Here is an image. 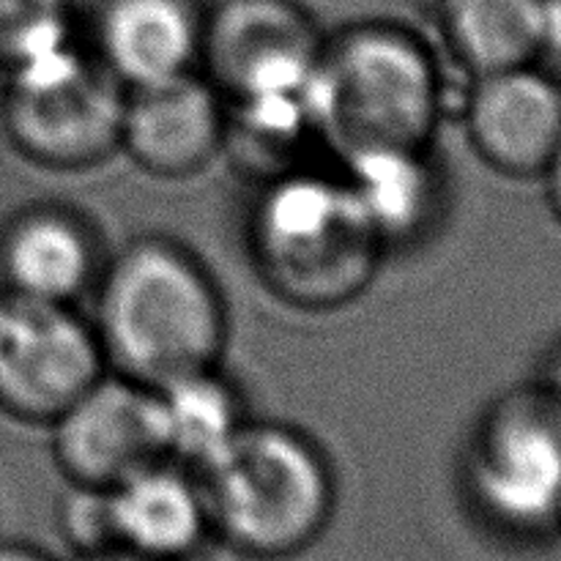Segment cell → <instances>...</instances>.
<instances>
[{"label":"cell","mask_w":561,"mask_h":561,"mask_svg":"<svg viewBox=\"0 0 561 561\" xmlns=\"http://www.w3.org/2000/svg\"><path fill=\"white\" fill-rule=\"evenodd\" d=\"M542 175H546L548 197H551V208L557 211V217L561 219V140H559L557 151H553L551 162H548V168L542 170Z\"/></svg>","instance_id":"21"},{"label":"cell","mask_w":561,"mask_h":561,"mask_svg":"<svg viewBox=\"0 0 561 561\" xmlns=\"http://www.w3.org/2000/svg\"><path fill=\"white\" fill-rule=\"evenodd\" d=\"M546 0H433L438 36L471 77L537 64Z\"/></svg>","instance_id":"17"},{"label":"cell","mask_w":561,"mask_h":561,"mask_svg":"<svg viewBox=\"0 0 561 561\" xmlns=\"http://www.w3.org/2000/svg\"><path fill=\"white\" fill-rule=\"evenodd\" d=\"M203 0H99L91 16L93 58L124 91L201 71Z\"/></svg>","instance_id":"12"},{"label":"cell","mask_w":561,"mask_h":561,"mask_svg":"<svg viewBox=\"0 0 561 561\" xmlns=\"http://www.w3.org/2000/svg\"><path fill=\"white\" fill-rule=\"evenodd\" d=\"M0 561H53L38 548L25 542H0Z\"/></svg>","instance_id":"22"},{"label":"cell","mask_w":561,"mask_h":561,"mask_svg":"<svg viewBox=\"0 0 561 561\" xmlns=\"http://www.w3.org/2000/svg\"><path fill=\"white\" fill-rule=\"evenodd\" d=\"M77 561H151V559H142V557H137V553H129V551H121V548H113V551L91 553V557H77Z\"/></svg>","instance_id":"24"},{"label":"cell","mask_w":561,"mask_h":561,"mask_svg":"<svg viewBox=\"0 0 561 561\" xmlns=\"http://www.w3.org/2000/svg\"><path fill=\"white\" fill-rule=\"evenodd\" d=\"M113 548L151 561H186L211 540L201 477L153 460L107 488Z\"/></svg>","instance_id":"14"},{"label":"cell","mask_w":561,"mask_h":561,"mask_svg":"<svg viewBox=\"0 0 561 561\" xmlns=\"http://www.w3.org/2000/svg\"><path fill=\"white\" fill-rule=\"evenodd\" d=\"M546 392L551 394L553 400L559 403L561 409V351L551 359V367H548V381H546Z\"/></svg>","instance_id":"23"},{"label":"cell","mask_w":561,"mask_h":561,"mask_svg":"<svg viewBox=\"0 0 561 561\" xmlns=\"http://www.w3.org/2000/svg\"><path fill=\"white\" fill-rule=\"evenodd\" d=\"M58 529L75 557L113 551L107 518V488L69 485L58 504Z\"/></svg>","instance_id":"19"},{"label":"cell","mask_w":561,"mask_h":561,"mask_svg":"<svg viewBox=\"0 0 561 561\" xmlns=\"http://www.w3.org/2000/svg\"><path fill=\"white\" fill-rule=\"evenodd\" d=\"M327 146H431L447 82L431 44L394 20H359L323 38L318 69Z\"/></svg>","instance_id":"4"},{"label":"cell","mask_w":561,"mask_h":561,"mask_svg":"<svg viewBox=\"0 0 561 561\" xmlns=\"http://www.w3.org/2000/svg\"><path fill=\"white\" fill-rule=\"evenodd\" d=\"M463 488L507 535H540L561 518V409L546 387L513 389L485 409L463 455Z\"/></svg>","instance_id":"6"},{"label":"cell","mask_w":561,"mask_h":561,"mask_svg":"<svg viewBox=\"0 0 561 561\" xmlns=\"http://www.w3.org/2000/svg\"><path fill=\"white\" fill-rule=\"evenodd\" d=\"M49 453L69 485L110 488L159 460L151 387L104 373L49 422Z\"/></svg>","instance_id":"9"},{"label":"cell","mask_w":561,"mask_h":561,"mask_svg":"<svg viewBox=\"0 0 561 561\" xmlns=\"http://www.w3.org/2000/svg\"><path fill=\"white\" fill-rule=\"evenodd\" d=\"M463 126L488 168L510 179L542 175L561 140V85L537 64L471 77Z\"/></svg>","instance_id":"10"},{"label":"cell","mask_w":561,"mask_h":561,"mask_svg":"<svg viewBox=\"0 0 561 561\" xmlns=\"http://www.w3.org/2000/svg\"><path fill=\"white\" fill-rule=\"evenodd\" d=\"M337 170L383 250L420 244L442 219L447 197L431 146L354 148Z\"/></svg>","instance_id":"15"},{"label":"cell","mask_w":561,"mask_h":561,"mask_svg":"<svg viewBox=\"0 0 561 561\" xmlns=\"http://www.w3.org/2000/svg\"><path fill=\"white\" fill-rule=\"evenodd\" d=\"M3 77L0 124L22 159L47 170H85L118 151L126 91L82 36L22 60Z\"/></svg>","instance_id":"5"},{"label":"cell","mask_w":561,"mask_h":561,"mask_svg":"<svg viewBox=\"0 0 561 561\" xmlns=\"http://www.w3.org/2000/svg\"><path fill=\"white\" fill-rule=\"evenodd\" d=\"M91 327L110 373L157 387L219 365L228 312L208 268L184 244L140 236L121 247L93 285Z\"/></svg>","instance_id":"1"},{"label":"cell","mask_w":561,"mask_h":561,"mask_svg":"<svg viewBox=\"0 0 561 561\" xmlns=\"http://www.w3.org/2000/svg\"><path fill=\"white\" fill-rule=\"evenodd\" d=\"M211 537L255 561H285L316 546L337 504L327 453L305 431L247 420L201 471Z\"/></svg>","instance_id":"3"},{"label":"cell","mask_w":561,"mask_h":561,"mask_svg":"<svg viewBox=\"0 0 561 561\" xmlns=\"http://www.w3.org/2000/svg\"><path fill=\"white\" fill-rule=\"evenodd\" d=\"M159 455L201 474L239 436L250 414L219 365L181 373L151 387Z\"/></svg>","instance_id":"16"},{"label":"cell","mask_w":561,"mask_h":561,"mask_svg":"<svg viewBox=\"0 0 561 561\" xmlns=\"http://www.w3.org/2000/svg\"><path fill=\"white\" fill-rule=\"evenodd\" d=\"M77 36L71 0H0V71Z\"/></svg>","instance_id":"18"},{"label":"cell","mask_w":561,"mask_h":561,"mask_svg":"<svg viewBox=\"0 0 561 561\" xmlns=\"http://www.w3.org/2000/svg\"><path fill=\"white\" fill-rule=\"evenodd\" d=\"M540 58H553L561 64V0H546L542 9V36H540Z\"/></svg>","instance_id":"20"},{"label":"cell","mask_w":561,"mask_h":561,"mask_svg":"<svg viewBox=\"0 0 561 561\" xmlns=\"http://www.w3.org/2000/svg\"><path fill=\"white\" fill-rule=\"evenodd\" d=\"M323 38L299 0H219L206 14L201 71L222 99L301 93L316 82Z\"/></svg>","instance_id":"8"},{"label":"cell","mask_w":561,"mask_h":561,"mask_svg":"<svg viewBox=\"0 0 561 561\" xmlns=\"http://www.w3.org/2000/svg\"><path fill=\"white\" fill-rule=\"evenodd\" d=\"M244 233L263 288L301 312L356 301L387 255L340 170L318 164L261 181Z\"/></svg>","instance_id":"2"},{"label":"cell","mask_w":561,"mask_h":561,"mask_svg":"<svg viewBox=\"0 0 561 561\" xmlns=\"http://www.w3.org/2000/svg\"><path fill=\"white\" fill-rule=\"evenodd\" d=\"M104 261L93 225L75 208L33 203L0 228V290L49 305H77Z\"/></svg>","instance_id":"13"},{"label":"cell","mask_w":561,"mask_h":561,"mask_svg":"<svg viewBox=\"0 0 561 561\" xmlns=\"http://www.w3.org/2000/svg\"><path fill=\"white\" fill-rule=\"evenodd\" d=\"M225 99L203 71L126 91L124 151L153 179H190L222 153Z\"/></svg>","instance_id":"11"},{"label":"cell","mask_w":561,"mask_h":561,"mask_svg":"<svg viewBox=\"0 0 561 561\" xmlns=\"http://www.w3.org/2000/svg\"><path fill=\"white\" fill-rule=\"evenodd\" d=\"M107 373L91 321L75 305H49L0 290V411L49 425Z\"/></svg>","instance_id":"7"}]
</instances>
